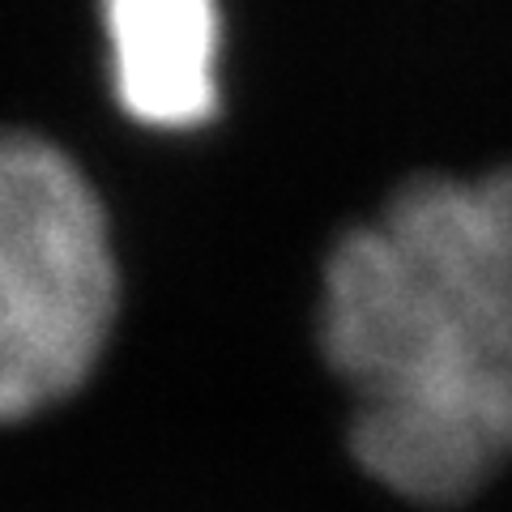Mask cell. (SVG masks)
<instances>
[{
	"instance_id": "cell-1",
	"label": "cell",
	"mask_w": 512,
	"mask_h": 512,
	"mask_svg": "<svg viewBox=\"0 0 512 512\" xmlns=\"http://www.w3.org/2000/svg\"><path fill=\"white\" fill-rule=\"evenodd\" d=\"M320 346L389 491L466 500L512 457V167L406 184L325 265Z\"/></svg>"
},
{
	"instance_id": "cell-3",
	"label": "cell",
	"mask_w": 512,
	"mask_h": 512,
	"mask_svg": "<svg viewBox=\"0 0 512 512\" xmlns=\"http://www.w3.org/2000/svg\"><path fill=\"white\" fill-rule=\"evenodd\" d=\"M116 103L154 133L210 124L222 86L218 0H103Z\"/></svg>"
},
{
	"instance_id": "cell-2",
	"label": "cell",
	"mask_w": 512,
	"mask_h": 512,
	"mask_svg": "<svg viewBox=\"0 0 512 512\" xmlns=\"http://www.w3.org/2000/svg\"><path fill=\"white\" fill-rule=\"evenodd\" d=\"M120 269L99 192L35 133H0V423L69 397L99 363Z\"/></svg>"
}]
</instances>
